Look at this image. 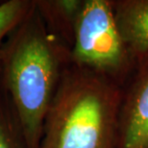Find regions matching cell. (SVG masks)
<instances>
[{"instance_id": "cell-1", "label": "cell", "mask_w": 148, "mask_h": 148, "mask_svg": "<svg viewBox=\"0 0 148 148\" xmlns=\"http://www.w3.org/2000/svg\"><path fill=\"white\" fill-rule=\"evenodd\" d=\"M70 63V49L46 29L35 2L2 48L0 88L29 148H38L43 124Z\"/></svg>"}, {"instance_id": "cell-2", "label": "cell", "mask_w": 148, "mask_h": 148, "mask_svg": "<svg viewBox=\"0 0 148 148\" xmlns=\"http://www.w3.org/2000/svg\"><path fill=\"white\" fill-rule=\"evenodd\" d=\"M121 88L69 63L43 124L38 148H114Z\"/></svg>"}, {"instance_id": "cell-3", "label": "cell", "mask_w": 148, "mask_h": 148, "mask_svg": "<svg viewBox=\"0 0 148 148\" xmlns=\"http://www.w3.org/2000/svg\"><path fill=\"white\" fill-rule=\"evenodd\" d=\"M70 63L105 77L120 88L131 75L137 60L117 27L112 0H84Z\"/></svg>"}, {"instance_id": "cell-4", "label": "cell", "mask_w": 148, "mask_h": 148, "mask_svg": "<svg viewBox=\"0 0 148 148\" xmlns=\"http://www.w3.org/2000/svg\"><path fill=\"white\" fill-rule=\"evenodd\" d=\"M114 148H148V53L121 87Z\"/></svg>"}, {"instance_id": "cell-5", "label": "cell", "mask_w": 148, "mask_h": 148, "mask_svg": "<svg viewBox=\"0 0 148 148\" xmlns=\"http://www.w3.org/2000/svg\"><path fill=\"white\" fill-rule=\"evenodd\" d=\"M117 27L136 60L148 53V0H112Z\"/></svg>"}, {"instance_id": "cell-6", "label": "cell", "mask_w": 148, "mask_h": 148, "mask_svg": "<svg viewBox=\"0 0 148 148\" xmlns=\"http://www.w3.org/2000/svg\"><path fill=\"white\" fill-rule=\"evenodd\" d=\"M46 29L71 50L84 0H35Z\"/></svg>"}, {"instance_id": "cell-7", "label": "cell", "mask_w": 148, "mask_h": 148, "mask_svg": "<svg viewBox=\"0 0 148 148\" xmlns=\"http://www.w3.org/2000/svg\"><path fill=\"white\" fill-rule=\"evenodd\" d=\"M0 148H29L8 97L0 88Z\"/></svg>"}, {"instance_id": "cell-8", "label": "cell", "mask_w": 148, "mask_h": 148, "mask_svg": "<svg viewBox=\"0 0 148 148\" xmlns=\"http://www.w3.org/2000/svg\"><path fill=\"white\" fill-rule=\"evenodd\" d=\"M33 5L34 1L30 0H7L0 3V59L9 35L24 19Z\"/></svg>"}]
</instances>
